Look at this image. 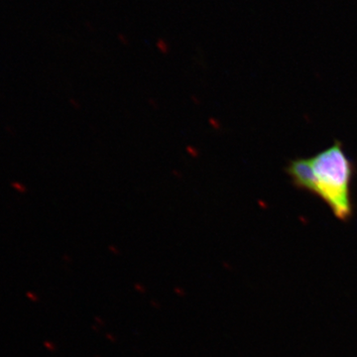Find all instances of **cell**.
Segmentation results:
<instances>
[{"label":"cell","mask_w":357,"mask_h":357,"mask_svg":"<svg viewBox=\"0 0 357 357\" xmlns=\"http://www.w3.org/2000/svg\"><path fill=\"white\" fill-rule=\"evenodd\" d=\"M71 104H72V106H74L76 109L80 108V103L79 101H76V100H75V99H72V100H71Z\"/></svg>","instance_id":"obj_9"},{"label":"cell","mask_w":357,"mask_h":357,"mask_svg":"<svg viewBox=\"0 0 357 357\" xmlns=\"http://www.w3.org/2000/svg\"><path fill=\"white\" fill-rule=\"evenodd\" d=\"M191 101H193V103L195 104V105H200V103H201V100H200V98L198 96V95H195V94H193L191 96Z\"/></svg>","instance_id":"obj_6"},{"label":"cell","mask_w":357,"mask_h":357,"mask_svg":"<svg viewBox=\"0 0 357 357\" xmlns=\"http://www.w3.org/2000/svg\"><path fill=\"white\" fill-rule=\"evenodd\" d=\"M186 152L191 158H198V157H199V150L198 148H195V146H193V145H187L186 146Z\"/></svg>","instance_id":"obj_3"},{"label":"cell","mask_w":357,"mask_h":357,"mask_svg":"<svg viewBox=\"0 0 357 357\" xmlns=\"http://www.w3.org/2000/svg\"><path fill=\"white\" fill-rule=\"evenodd\" d=\"M117 38H118L119 43L122 44L123 46H128V45H129V39H128L127 36H125L124 34L119 33L118 36H117Z\"/></svg>","instance_id":"obj_4"},{"label":"cell","mask_w":357,"mask_h":357,"mask_svg":"<svg viewBox=\"0 0 357 357\" xmlns=\"http://www.w3.org/2000/svg\"><path fill=\"white\" fill-rule=\"evenodd\" d=\"M148 103H149V105H150L151 107H153V108H155V109L159 107V104H158V102H157V100H155V99L152 98V97L148 99Z\"/></svg>","instance_id":"obj_7"},{"label":"cell","mask_w":357,"mask_h":357,"mask_svg":"<svg viewBox=\"0 0 357 357\" xmlns=\"http://www.w3.org/2000/svg\"><path fill=\"white\" fill-rule=\"evenodd\" d=\"M171 174H172V176L174 178H183V174L178 170H177V169H174V170H172Z\"/></svg>","instance_id":"obj_8"},{"label":"cell","mask_w":357,"mask_h":357,"mask_svg":"<svg viewBox=\"0 0 357 357\" xmlns=\"http://www.w3.org/2000/svg\"><path fill=\"white\" fill-rule=\"evenodd\" d=\"M208 124H209L210 126H211L214 130H218V129H219V127H220V125H219V123H218V121H217V119L213 118V117H210V118L208 119Z\"/></svg>","instance_id":"obj_5"},{"label":"cell","mask_w":357,"mask_h":357,"mask_svg":"<svg viewBox=\"0 0 357 357\" xmlns=\"http://www.w3.org/2000/svg\"><path fill=\"white\" fill-rule=\"evenodd\" d=\"M156 48L158 51L161 53L162 55H168L170 53V44L168 43V41H166L163 38H159L156 41Z\"/></svg>","instance_id":"obj_2"},{"label":"cell","mask_w":357,"mask_h":357,"mask_svg":"<svg viewBox=\"0 0 357 357\" xmlns=\"http://www.w3.org/2000/svg\"><path fill=\"white\" fill-rule=\"evenodd\" d=\"M310 159L314 175L310 194L323 200L336 218L347 221L353 214L351 184L355 173L354 163L339 141Z\"/></svg>","instance_id":"obj_1"}]
</instances>
